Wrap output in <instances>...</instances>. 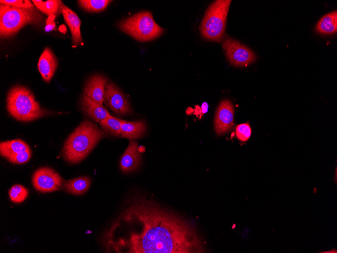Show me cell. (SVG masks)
Instances as JSON below:
<instances>
[{"mask_svg":"<svg viewBox=\"0 0 337 253\" xmlns=\"http://www.w3.org/2000/svg\"><path fill=\"white\" fill-rule=\"evenodd\" d=\"M57 66V59L52 50L48 47L45 48L38 63V70L45 81L48 83L50 81Z\"/></svg>","mask_w":337,"mask_h":253,"instance_id":"12","label":"cell"},{"mask_svg":"<svg viewBox=\"0 0 337 253\" xmlns=\"http://www.w3.org/2000/svg\"><path fill=\"white\" fill-rule=\"evenodd\" d=\"M107 78L103 76L96 75L92 76L87 82L84 93L95 102L102 105Z\"/></svg>","mask_w":337,"mask_h":253,"instance_id":"13","label":"cell"},{"mask_svg":"<svg viewBox=\"0 0 337 253\" xmlns=\"http://www.w3.org/2000/svg\"><path fill=\"white\" fill-rule=\"evenodd\" d=\"M105 105L115 113L126 115L131 112L130 105L125 95L113 83H106L103 97Z\"/></svg>","mask_w":337,"mask_h":253,"instance_id":"9","label":"cell"},{"mask_svg":"<svg viewBox=\"0 0 337 253\" xmlns=\"http://www.w3.org/2000/svg\"><path fill=\"white\" fill-rule=\"evenodd\" d=\"M222 46L229 62L235 66L246 67L255 62L257 57L248 47L230 37H224Z\"/></svg>","mask_w":337,"mask_h":253,"instance_id":"7","label":"cell"},{"mask_svg":"<svg viewBox=\"0 0 337 253\" xmlns=\"http://www.w3.org/2000/svg\"><path fill=\"white\" fill-rule=\"evenodd\" d=\"M231 3L230 0H217L209 6L200 26L201 35L205 39L217 42L223 39Z\"/></svg>","mask_w":337,"mask_h":253,"instance_id":"5","label":"cell"},{"mask_svg":"<svg viewBox=\"0 0 337 253\" xmlns=\"http://www.w3.org/2000/svg\"><path fill=\"white\" fill-rule=\"evenodd\" d=\"M34 187L37 191L50 192L59 190L63 183L61 176L54 170L42 167L35 171L32 178Z\"/></svg>","mask_w":337,"mask_h":253,"instance_id":"8","label":"cell"},{"mask_svg":"<svg viewBox=\"0 0 337 253\" xmlns=\"http://www.w3.org/2000/svg\"><path fill=\"white\" fill-rule=\"evenodd\" d=\"M91 183V179L82 176L66 181L64 183L65 190L74 195H82L88 190Z\"/></svg>","mask_w":337,"mask_h":253,"instance_id":"16","label":"cell"},{"mask_svg":"<svg viewBox=\"0 0 337 253\" xmlns=\"http://www.w3.org/2000/svg\"><path fill=\"white\" fill-rule=\"evenodd\" d=\"M234 121V107L232 102L224 99L219 104L215 115L214 129L217 134H222L229 131Z\"/></svg>","mask_w":337,"mask_h":253,"instance_id":"10","label":"cell"},{"mask_svg":"<svg viewBox=\"0 0 337 253\" xmlns=\"http://www.w3.org/2000/svg\"><path fill=\"white\" fill-rule=\"evenodd\" d=\"M11 200L15 203L23 202L28 195V190L21 185H14L9 191Z\"/></svg>","mask_w":337,"mask_h":253,"instance_id":"23","label":"cell"},{"mask_svg":"<svg viewBox=\"0 0 337 253\" xmlns=\"http://www.w3.org/2000/svg\"><path fill=\"white\" fill-rule=\"evenodd\" d=\"M118 27L140 41L153 40L164 32V29L156 23L149 11H142L123 19L118 23Z\"/></svg>","mask_w":337,"mask_h":253,"instance_id":"6","label":"cell"},{"mask_svg":"<svg viewBox=\"0 0 337 253\" xmlns=\"http://www.w3.org/2000/svg\"><path fill=\"white\" fill-rule=\"evenodd\" d=\"M61 13L70 29L73 43L75 45L81 43L82 38L80 30L81 22L79 18L76 13L64 4L62 6Z\"/></svg>","mask_w":337,"mask_h":253,"instance_id":"15","label":"cell"},{"mask_svg":"<svg viewBox=\"0 0 337 253\" xmlns=\"http://www.w3.org/2000/svg\"><path fill=\"white\" fill-rule=\"evenodd\" d=\"M236 136L242 141H245L250 137L251 129L247 123H243L238 125L236 129Z\"/></svg>","mask_w":337,"mask_h":253,"instance_id":"25","label":"cell"},{"mask_svg":"<svg viewBox=\"0 0 337 253\" xmlns=\"http://www.w3.org/2000/svg\"><path fill=\"white\" fill-rule=\"evenodd\" d=\"M316 30L322 34H331L337 30V12L333 11L323 16L316 25Z\"/></svg>","mask_w":337,"mask_h":253,"instance_id":"18","label":"cell"},{"mask_svg":"<svg viewBox=\"0 0 337 253\" xmlns=\"http://www.w3.org/2000/svg\"><path fill=\"white\" fill-rule=\"evenodd\" d=\"M146 131L145 123L142 121L125 122L121 127V136L128 139L141 137Z\"/></svg>","mask_w":337,"mask_h":253,"instance_id":"17","label":"cell"},{"mask_svg":"<svg viewBox=\"0 0 337 253\" xmlns=\"http://www.w3.org/2000/svg\"><path fill=\"white\" fill-rule=\"evenodd\" d=\"M0 3L2 4L9 5L16 8H32L34 6L29 0H1Z\"/></svg>","mask_w":337,"mask_h":253,"instance_id":"26","label":"cell"},{"mask_svg":"<svg viewBox=\"0 0 337 253\" xmlns=\"http://www.w3.org/2000/svg\"><path fill=\"white\" fill-rule=\"evenodd\" d=\"M106 237L108 247L117 252L204 251L192 222L144 197L128 203Z\"/></svg>","mask_w":337,"mask_h":253,"instance_id":"1","label":"cell"},{"mask_svg":"<svg viewBox=\"0 0 337 253\" xmlns=\"http://www.w3.org/2000/svg\"><path fill=\"white\" fill-rule=\"evenodd\" d=\"M7 108L10 115L20 121H32L48 114L36 100L33 93L21 85H16L9 91Z\"/></svg>","mask_w":337,"mask_h":253,"instance_id":"3","label":"cell"},{"mask_svg":"<svg viewBox=\"0 0 337 253\" xmlns=\"http://www.w3.org/2000/svg\"><path fill=\"white\" fill-rule=\"evenodd\" d=\"M35 7L42 12L48 15H55L61 12L63 3L61 1L49 0L45 2L32 0Z\"/></svg>","mask_w":337,"mask_h":253,"instance_id":"20","label":"cell"},{"mask_svg":"<svg viewBox=\"0 0 337 253\" xmlns=\"http://www.w3.org/2000/svg\"><path fill=\"white\" fill-rule=\"evenodd\" d=\"M108 0H80L78 2L81 8L91 12L104 10L111 2Z\"/></svg>","mask_w":337,"mask_h":253,"instance_id":"22","label":"cell"},{"mask_svg":"<svg viewBox=\"0 0 337 253\" xmlns=\"http://www.w3.org/2000/svg\"><path fill=\"white\" fill-rule=\"evenodd\" d=\"M42 20V16L35 8H20L1 4V36H12L26 25L38 24Z\"/></svg>","mask_w":337,"mask_h":253,"instance_id":"4","label":"cell"},{"mask_svg":"<svg viewBox=\"0 0 337 253\" xmlns=\"http://www.w3.org/2000/svg\"><path fill=\"white\" fill-rule=\"evenodd\" d=\"M30 149L29 145L21 139L8 140L0 143L1 155L6 158Z\"/></svg>","mask_w":337,"mask_h":253,"instance_id":"19","label":"cell"},{"mask_svg":"<svg viewBox=\"0 0 337 253\" xmlns=\"http://www.w3.org/2000/svg\"><path fill=\"white\" fill-rule=\"evenodd\" d=\"M141 157L137 142L135 140H130L128 146L121 158V170L126 173L134 171L140 164Z\"/></svg>","mask_w":337,"mask_h":253,"instance_id":"11","label":"cell"},{"mask_svg":"<svg viewBox=\"0 0 337 253\" xmlns=\"http://www.w3.org/2000/svg\"><path fill=\"white\" fill-rule=\"evenodd\" d=\"M126 121L110 116L99 122L102 128L108 133L116 136L121 135V127Z\"/></svg>","mask_w":337,"mask_h":253,"instance_id":"21","label":"cell"},{"mask_svg":"<svg viewBox=\"0 0 337 253\" xmlns=\"http://www.w3.org/2000/svg\"><path fill=\"white\" fill-rule=\"evenodd\" d=\"M83 111L96 122L111 116L108 111L101 104L95 102L86 94H83L81 100Z\"/></svg>","mask_w":337,"mask_h":253,"instance_id":"14","label":"cell"},{"mask_svg":"<svg viewBox=\"0 0 337 253\" xmlns=\"http://www.w3.org/2000/svg\"><path fill=\"white\" fill-rule=\"evenodd\" d=\"M103 136L104 132L96 124L85 120L65 141L63 149L65 160L72 164L79 163Z\"/></svg>","mask_w":337,"mask_h":253,"instance_id":"2","label":"cell"},{"mask_svg":"<svg viewBox=\"0 0 337 253\" xmlns=\"http://www.w3.org/2000/svg\"><path fill=\"white\" fill-rule=\"evenodd\" d=\"M31 157V149L11 155L6 159L13 164H21L27 162Z\"/></svg>","mask_w":337,"mask_h":253,"instance_id":"24","label":"cell"},{"mask_svg":"<svg viewBox=\"0 0 337 253\" xmlns=\"http://www.w3.org/2000/svg\"><path fill=\"white\" fill-rule=\"evenodd\" d=\"M208 105L206 102H204L201 106V114L206 113L208 111Z\"/></svg>","mask_w":337,"mask_h":253,"instance_id":"27","label":"cell"}]
</instances>
